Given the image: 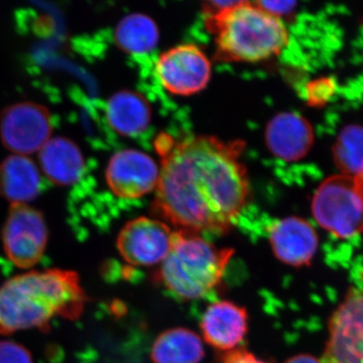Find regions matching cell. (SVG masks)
Returning a JSON list of instances; mask_svg holds the SVG:
<instances>
[{
	"mask_svg": "<svg viewBox=\"0 0 363 363\" xmlns=\"http://www.w3.org/2000/svg\"><path fill=\"white\" fill-rule=\"evenodd\" d=\"M205 357L201 337L187 328H173L157 336L150 358L154 363H200Z\"/></svg>",
	"mask_w": 363,
	"mask_h": 363,
	"instance_id": "18",
	"label": "cell"
},
{
	"mask_svg": "<svg viewBox=\"0 0 363 363\" xmlns=\"http://www.w3.org/2000/svg\"><path fill=\"white\" fill-rule=\"evenodd\" d=\"M160 32L156 23L145 14L133 13L119 21L114 40L123 51L140 55L152 52L159 43Z\"/></svg>",
	"mask_w": 363,
	"mask_h": 363,
	"instance_id": "19",
	"label": "cell"
},
{
	"mask_svg": "<svg viewBox=\"0 0 363 363\" xmlns=\"http://www.w3.org/2000/svg\"><path fill=\"white\" fill-rule=\"evenodd\" d=\"M220 363H269L255 357L245 348L238 347L225 352Z\"/></svg>",
	"mask_w": 363,
	"mask_h": 363,
	"instance_id": "22",
	"label": "cell"
},
{
	"mask_svg": "<svg viewBox=\"0 0 363 363\" xmlns=\"http://www.w3.org/2000/svg\"><path fill=\"white\" fill-rule=\"evenodd\" d=\"M269 243L274 257L286 266L311 264L319 247L316 230L301 217H286L269 227Z\"/></svg>",
	"mask_w": 363,
	"mask_h": 363,
	"instance_id": "12",
	"label": "cell"
},
{
	"mask_svg": "<svg viewBox=\"0 0 363 363\" xmlns=\"http://www.w3.org/2000/svg\"><path fill=\"white\" fill-rule=\"evenodd\" d=\"M106 118L112 130L123 136H135L147 130L152 121V108L140 93L123 90L106 105Z\"/></svg>",
	"mask_w": 363,
	"mask_h": 363,
	"instance_id": "17",
	"label": "cell"
},
{
	"mask_svg": "<svg viewBox=\"0 0 363 363\" xmlns=\"http://www.w3.org/2000/svg\"><path fill=\"white\" fill-rule=\"evenodd\" d=\"M107 186L121 199H140L156 191L160 169L150 155L138 150H123L111 157L105 173Z\"/></svg>",
	"mask_w": 363,
	"mask_h": 363,
	"instance_id": "11",
	"label": "cell"
},
{
	"mask_svg": "<svg viewBox=\"0 0 363 363\" xmlns=\"http://www.w3.org/2000/svg\"><path fill=\"white\" fill-rule=\"evenodd\" d=\"M233 255V248H219L198 234L176 230L156 279L177 297L197 300L220 284Z\"/></svg>",
	"mask_w": 363,
	"mask_h": 363,
	"instance_id": "4",
	"label": "cell"
},
{
	"mask_svg": "<svg viewBox=\"0 0 363 363\" xmlns=\"http://www.w3.org/2000/svg\"><path fill=\"white\" fill-rule=\"evenodd\" d=\"M323 363H363V288L350 289L328 325Z\"/></svg>",
	"mask_w": 363,
	"mask_h": 363,
	"instance_id": "6",
	"label": "cell"
},
{
	"mask_svg": "<svg viewBox=\"0 0 363 363\" xmlns=\"http://www.w3.org/2000/svg\"><path fill=\"white\" fill-rule=\"evenodd\" d=\"M44 216L26 204H11L2 230L4 250L14 266L30 269L39 264L48 243Z\"/></svg>",
	"mask_w": 363,
	"mask_h": 363,
	"instance_id": "8",
	"label": "cell"
},
{
	"mask_svg": "<svg viewBox=\"0 0 363 363\" xmlns=\"http://www.w3.org/2000/svg\"><path fill=\"white\" fill-rule=\"evenodd\" d=\"M200 328L210 346L228 352L238 348L247 335L248 313L245 307L230 301H218L208 306Z\"/></svg>",
	"mask_w": 363,
	"mask_h": 363,
	"instance_id": "13",
	"label": "cell"
},
{
	"mask_svg": "<svg viewBox=\"0 0 363 363\" xmlns=\"http://www.w3.org/2000/svg\"><path fill=\"white\" fill-rule=\"evenodd\" d=\"M257 4L264 11H269V13L274 14L279 18L292 13L297 6V4L294 1H257Z\"/></svg>",
	"mask_w": 363,
	"mask_h": 363,
	"instance_id": "23",
	"label": "cell"
},
{
	"mask_svg": "<svg viewBox=\"0 0 363 363\" xmlns=\"http://www.w3.org/2000/svg\"><path fill=\"white\" fill-rule=\"evenodd\" d=\"M174 231L160 219L140 217L123 226L117 238V250L126 262L152 267L164 262L173 245Z\"/></svg>",
	"mask_w": 363,
	"mask_h": 363,
	"instance_id": "10",
	"label": "cell"
},
{
	"mask_svg": "<svg viewBox=\"0 0 363 363\" xmlns=\"http://www.w3.org/2000/svg\"><path fill=\"white\" fill-rule=\"evenodd\" d=\"M205 26L214 35L215 58L257 63L278 56L289 43L281 18L257 2L210 1L204 4Z\"/></svg>",
	"mask_w": 363,
	"mask_h": 363,
	"instance_id": "3",
	"label": "cell"
},
{
	"mask_svg": "<svg viewBox=\"0 0 363 363\" xmlns=\"http://www.w3.org/2000/svg\"><path fill=\"white\" fill-rule=\"evenodd\" d=\"M39 157L45 175L56 185H73L84 173V157L69 138H50L40 150Z\"/></svg>",
	"mask_w": 363,
	"mask_h": 363,
	"instance_id": "15",
	"label": "cell"
},
{
	"mask_svg": "<svg viewBox=\"0 0 363 363\" xmlns=\"http://www.w3.org/2000/svg\"><path fill=\"white\" fill-rule=\"evenodd\" d=\"M331 85L323 81H317V82L310 84L308 87V98L312 100L315 104L322 101L324 97H326L327 93L331 92Z\"/></svg>",
	"mask_w": 363,
	"mask_h": 363,
	"instance_id": "24",
	"label": "cell"
},
{
	"mask_svg": "<svg viewBox=\"0 0 363 363\" xmlns=\"http://www.w3.org/2000/svg\"><path fill=\"white\" fill-rule=\"evenodd\" d=\"M333 159L342 175L363 180V126L351 124L339 133Z\"/></svg>",
	"mask_w": 363,
	"mask_h": 363,
	"instance_id": "20",
	"label": "cell"
},
{
	"mask_svg": "<svg viewBox=\"0 0 363 363\" xmlns=\"http://www.w3.org/2000/svg\"><path fill=\"white\" fill-rule=\"evenodd\" d=\"M0 363H33L25 346L13 341H0Z\"/></svg>",
	"mask_w": 363,
	"mask_h": 363,
	"instance_id": "21",
	"label": "cell"
},
{
	"mask_svg": "<svg viewBox=\"0 0 363 363\" xmlns=\"http://www.w3.org/2000/svg\"><path fill=\"white\" fill-rule=\"evenodd\" d=\"M156 74L164 90L176 96H191L209 84L212 65L203 50L195 44H182L162 52Z\"/></svg>",
	"mask_w": 363,
	"mask_h": 363,
	"instance_id": "7",
	"label": "cell"
},
{
	"mask_svg": "<svg viewBox=\"0 0 363 363\" xmlns=\"http://www.w3.org/2000/svg\"><path fill=\"white\" fill-rule=\"evenodd\" d=\"M51 117L45 107L33 102H21L4 109L0 119L4 145L16 155L39 152L49 142Z\"/></svg>",
	"mask_w": 363,
	"mask_h": 363,
	"instance_id": "9",
	"label": "cell"
},
{
	"mask_svg": "<svg viewBox=\"0 0 363 363\" xmlns=\"http://www.w3.org/2000/svg\"><path fill=\"white\" fill-rule=\"evenodd\" d=\"M42 179L37 164L21 155H13L0 164V193L11 204H26L40 191Z\"/></svg>",
	"mask_w": 363,
	"mask_h": 363,
	"instance_id": "16",
	"label": "cell"
},
{
	"mask_svg": "<svg viewBox=\"0 0 363 363\" xmlns=\"http://www.w3.org/2000/svg\"><path fill=\"white\" fill-rule=\"evenodd\" d=\"M88 297L76 272L32 271L0 286V335L28 329H47L54 318L76 320Z\"/></svg>",
	"mask_w": 363,
	"mask_h": 363,
	"instance_id": "2",
	"label": "cell"
},
{
	"mask_svg": "<svg viewBox=\"0 0 363 363\" xmlns=\"http://www.w3.org/2000/svg\"><path fill=\"white\" fill-rule=\"evenodd\" d=\"M154 147L161 169L152 215L187 233L228 231L252 195L245 143L162 133Z\"/></svg>",
	"mask_w": 363,
	"mask_h": 363,
	"instance_id": "1",
	"label": "cell"
},
{
	"mask_svg": "<svg viewBox=\"0 0 363 363\" xmlns=\"http://www.w3.org/2000/svg\"><path fill=\"white\" fill-rule=\"evenodd\" d=\"M312 213L322 228L339 238L362 233L363 180L342 174L326 179L315 192Z\"/></svg>",
	"mask_w": 363,
	"mask_h": 363,
	"instance_id": "5",
	"label": "cell"
},
{
	"mask_svg": "<svg viewBox=\"0 0 363 363\" xmlns=\"http://www.w3.org/2000/svg\"><path fill=\"white\" fill-rule=\"evenodd\" d=\"M267 149L285 162H297L307 156L314 143L309 121L295 112H281L272 117L266 130Z\"/></svg>",
	"mask_w": 363,
	"mask_h": 363,
	"instance_id": "14",
	"label": "cell"
},
{
	"mask_svg": "<svg viewBox=\"0 0 363 363\" xmlns=\"http://www.w3.org/2000/svg\"><path fill=\"white\" fill-rule=\"evenodd\" d=\"M284 363H323L321 359L312 357L310 354H298L295 357L289 358Z\"/></svg>",
	"mask_w": 363,
	"mask_h": 363,
	"instance_id": "25",
	"label": "cell"
}]
</instances>
